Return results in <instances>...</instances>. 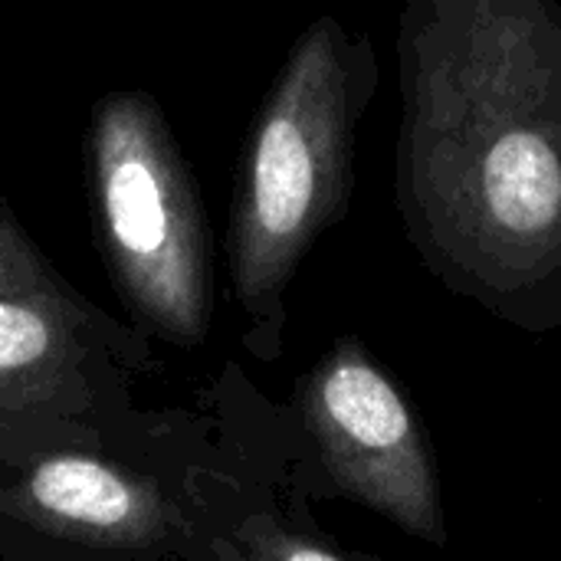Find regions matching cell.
Segmentation results:
<instances>
[{
	"instance_id": "cell-1",
	"label": "cell",
	"mask_w": 561,
	"mask_h": 561,
	"mask_svg": "<svg viewBox=\"0 0 561 561\" xmlns=\"http://www.w3.org/2000/svg\"><path fill=\"white\" fill-rule=\"evenodd\" d=\"M394 191L457 296L561 325V0H408Z\"/></svg>"
},
{
	"instance_id": "cell-2",
	"label": "cell",
	"mask_w": 561,
	"mask_h": 561,
	"mask_svg": "<svg viewBox=\"0 0 561 561\" xmlns=\"http://www.w3.org/2000/svg\"><path fill=\"white\" fill-rule=\"evenodd\" d=\"M378 79L371 36L322 13L293 43L253 118L227 214V270L263 355L279 352L286 289L306 253L348 214L358 125Z\"/></svg>"
},
{
	"instance_id": "cell-3",
	"label": "cell",
	"mask_w": 561,
	"mask_h": 561,
	"mask_svg": "<svg viewBox=\"0 0 561 561\" xmlns=\"http://www.w3.org/2000/svg\"><path fill=\"white\" fill-rule=\"evenodd\" d=\"M85 171L95 240L122 302L168 342L197 345L214 312V243L161 102L138 89L99 95Z\"/></svg>"
},
{
	"instance_id": "cell-4",
	"label": "cell",
	"mask_w": 561,
	"mask_h": 561,
	"mask_svg": "<svg viewBox=\"0 0 561 561\" xmlns=\"http://www.w3.org/2000/svg\"><path fill=\"white\" fill-rule=\"evenodd\" d=\"M299 414L335 493L444 549L434 444L398 381L358 339H339L299 385Z\"/></svg>"
},
{
	"instance_id": "cell-5",
	"label": "cell",
	"mask_w": 561,
	"mask_h": 561,
	"mask_svg": "<svg viewBox=\"0 0 561 561\" xmlns=\"http://www.w3.org/2000/svg\"><path fill=\"white\" fill-rule=\"evenodd\" d=\"M16 500L39 529L89 546L138 549L171 529V506L148 480L82 454L39 460Z\"/></svg>"
},
{
	"instance_id": "cell-6",
	"label": "cell",
	"mask_w": 561,
	"mask_h": 561,
	"mask_svg": "<svg viewBox=\"0 0 561 561\" xmlns=\"http://www.w3.org/2000/svg\"><path fill=\"white\" fill-rule=\"evenodd\" d=\"M92 312L62 279L0 296V408L46 401L85 358Z\"/></svg>"
},
{
	"instance_id": "cell-7",
	"label": "cell",
	"mask_w": 561,
	"mask_h": 561,
	"mask_svg": "<svg viewBox=\"0 0 561 561\" xmlns=\"http://www.w3.org/2000/svg\"><path fill=\"white\" fill-rule=\"evenodd\" d=\"M224 561H381L342 556L332 546L279 526L273 516H250L224 546Z\"/></svg>"
},
{
	"instance_id": "cell-8",
	"label": "cell",
	"mask_w": 561,
	"mask_h": 561,
	"mask_svg": "<svg viewBox=\"0 0 561 561\" xmlns=\"http://www.w3.org/2000/svg\"><path fill=\"white\" fill-rule=\"evenodd\" d=\"M53 283H59V273L36 250L30 233L10 214L7 201H0V296L26 293V289H39Z\"/></svg>"
}]
</instances>
